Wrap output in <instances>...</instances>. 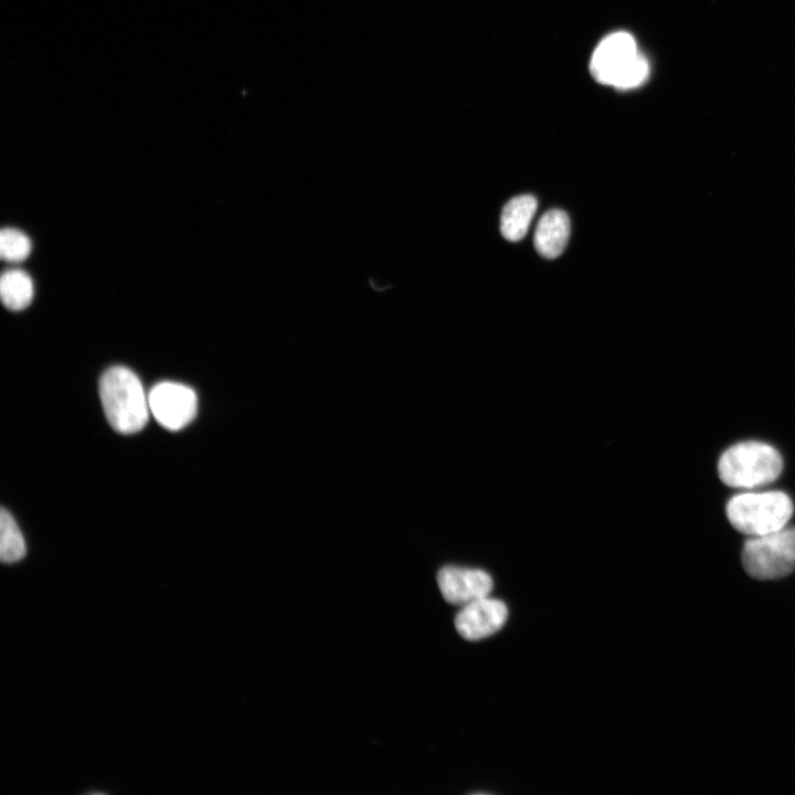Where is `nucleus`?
<instances>
[{
    "instance_id": "obj_5",
    "label": "nucleus",
    "mask_w": 795,
    "mask_h": 795,
    "mask_svg": "<svg viewBox=\"0 0 795 795\" xmlns=\"http://www.w3.org/2000/svg\"><path fill=\"white\" fill-rule=\"evenodd\" d=\"M639 54L636 41L629 33H612L594 50L590 72L598 83L622 88Z\"/></svg>"
},
{
    "instance_id": "obj_11",
    "label": "nucleus",
    "mask_w": 795,
    "mask_h": 795,
    "mask_svg": "<svg viewBox=\"0 0 795 795\" xmlns=\"http://www.w3.org/2000/svg\"><path fill=\"white\" fill-rule=\"evenodd\" d=\"M2 304L10 310L25 309L34 298V284L31 276L19 268L6 271L0 279Z\"/></svg>"
},
{
    "instance_id": "obj_9",
    "label": "nucleus",
    "mask_w": 795,
    "mask_h": 795,
    "mask_svg": "<svg viewBox=\"0 0 795 795\" xmlns=\"http://www.w3.org/2000/svg\"><path fill=\"white\" fill-rule=\"evenodd\" d=\"M570 235L568 214L559 209L547 211L539 220L534 231L537 252L549 259L562 254Z\"/></svg>"
},
{
    "instance_id": "obj_6",
    "label": "nucleus",
    "mask_w": 795,
    "mask_h": 795,
    "mask_svg": "<svg viewBox=\"0 0 795 795\" xmlns=\"http://www.w3.org/2000/svg\"><path fill=\"white\" fill-rule=\"evenodd\" d=\"M149 410L156 421L167 430L179 431L195 416V392L181 383L160 382L148 394Z\"/></svg>"
},
{
    "instance_id": "obj_1",
    "label": "nucleus",
    "mask_w": 795,
    "mask_h": 795,
    "mask_svg": "<svg viewBox=\"0 0 795 795\" xmlns=\"http://www.w3.org/2000/svg\"><path fill=\"white\" fill-rule=\"evenodd\" d=\"M99 395L106 418L115 431L132 434L147 424L148 395L130 369L121 365L107 369L99 380Z\"/></svg>"
},
{
    "instance_id": "obj_8",
    "label": "nucleus",
    "mask_w": 795,
    "mask_h": 795,
    "mask_svg": "<svg viewBox=\"0 0 795 795\" xmlns=\"http://www.w3.org/2000/svg\"><path fill=\"white\" fill-rule=\"evenodd\" d=\"M508 608L504 602L481 597L463 606L455 616L457 633L467 640H479L498 632L506 623Z\"/></svg>"
},
{
    "instance_id": "obj_12",
    "label": "nucleus",
    "mask_w": 795,
    "mask_h": 795,
    "mask_svg": "<svg viewBox=\"0 0 795 795\" xmlns=\"http://www.w3.org/2000/svg\"><path fill=\"white\" fill-rule=\"evenodd\" d=\"M25 554L23 536L13 517L6 509L0 516V556L6 563L17 562Z\"/></svg>"
},
{
    "instance_id": "obj_10",
    "label": "nucleus",
    "mask_w": 795,
    "mask_h": 795,
    "mask_svg": "<svg viewBox=\"0 0 795 795\" xmlns=\"http://www.w3.org/2000/svg\"><path fill=\"white\" fill-rule=\"evenodd\" d=\"M537 208L538 201L531 194L517 195L509 200L504 206L500 216L502 236L510 242L523 239Z\"/></svg>"
},
{
    "instance_id": "obj_2",
    "label": "nucleus",
    "mask_w": 795,
    "mask_h": 795,
    "mask_svg": "<svg viewBox=\"0 0 795 795\" xmlns=\"http://www.w3.org/2000/svg\"><path fill=\"white\" fill-rule=\"evenodd\" d=\"M783 459L771 445L748 441L732 445L718 463L720 479L730 487L754 488L774 481L781 474Z\"/></svg>"
},
{
    "instance_id": "obj_7",
    "label": "nucleus",
    "mask_w": 795,
    "mask_h": 795,
    "mask_svg": "<svg viewBox=\"0 0 795 795\" xmlns=\"http://www.w3.org/2000/svg\"><path fill=\"white\" fill-rule=\"evenodd\" d=\"M436 580L445 601L463 606L488 596L494 586L492 579L486 571L455 565L442 568Z\"/></svg>"
},
{
    "instance_id": "obj_4",
    "label": "nucleus",
    "mask_w": 795,
    "mask_h": 795,
    "mask_svg": "<svg viewBox=\"0 0 795 795\" xmlns=\"http://www.w3.org/2000/svg\"><path fill=\"white\" fill-rule=\"evenodd\" d=\"M742 563L752 577L778 579L795 569V527L752 537L742 550Z\"/></svg>"
},
{
    "instance_id": "obj_3",
    "label": "nucleus",
    "mask_w": 795,
    "mask_h": 795,
    "mask_svg": "<svg viewBox=\"0 0 795 795\" xmlns=\"http://www.w3.org/2000/svg\"><path fill=\"white\" fill-rule=\"evenodd\" d=\"M793 511L792 499L778 490L740 494L727 504V516L731 524L751 537L784 528Z\"/></svg>"
},
{
    "instance_id": "obj_13",
    "label": "nucleus",
    "mask_w": 795,
    "mask_h": 795,
    "mask_svg": "<svg viewBox=\"0 0 795 795\" xmlns=\"http://www.w3.org/2000/svg\"><path fill=\"white\" fill-rule=\"evenodd\" d=\"M30 237L19 229L6 227L0 233V254L9 263L24 261L31 253Z\"/></svg>"
}]
</instances>
